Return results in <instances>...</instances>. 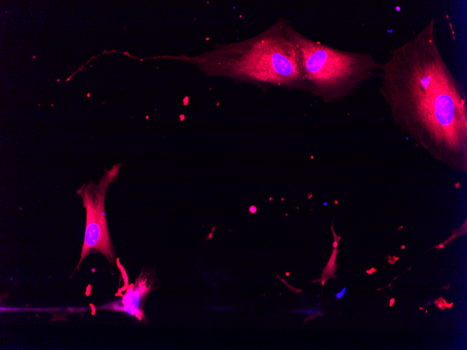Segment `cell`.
<instances>
[{
	"label": "cell",
	"instance_id": "cell-9",
	"mask_svg": "<svg viewBox=\"0 0 467 350\" xmlns=\"http://www.w3.org/2000/svg\"><path fill=\"white\" fill-rule=\"evenodd\" d=\"M393 302H394V300L392 298V299L391 300V302H390V304H391L390 305H391V306L392 305V303H393Z\"/></svg>",
	"mask_w": 467,
	"mask_h": 350
},
{
	"label": "cell",
	"instance_id": "cell-5",
	"mask_svg": "<svg viewBox=\"0 0 467 350\" xmlns=\"http://www.w3.org/2000/svg\"><path fill=\"white\" fill-rule=\"evenodd\" d=\"M148 277L143 276V272L134 284L127 286V291L120 301L111 303L108 309L124 312L134 316L139 321L145 318L143 304L145 300L152 290L151 283L148 284Z\"/></svg>",
	"mask_w": 467,
	"mask_h": 350
},
{
	"label": "cell",
	"instance_id": "cell-2",
	"mask_svg": "<svg viewBox=\"0 0 467 350\" xmlns=\"http://www.w3.org/2000/svg\"><path fill=\"white\" fill-rule=\"evenodd\" d=\"M287 22L280 18L252 38L217 44L194 62L208 75L308 92L299 52L285 31Z\"/></svg>",
	"mask_w": 467,
	"mask_h": 350
},
{
	"label": "cell",
	"instance_id": "cell-4",
	"mask_svg": "<svg viewBox=\"0 0 467 350\" xmlns=\"http://www.w3.org/2000/svg\"><path fill=\"white\" fill-rule=\"evenodd\" d=\"M122 164L114 165L110 170L105 169L104 175L98 184L89 181L88 184H82L76 194L82 200V206L86 211V223L84 242L80 258L76 269L92 251H98L111 263L114 261V251L107 226L105 212V197L110 184L118 175Z\"/></svg>",
	"mask_w": 467,
	"mask_h": 350
},
{
	"label": "cell",
	"instance_id": "cell-8",
	"mask_svg": "<svg viewBox=\"0 0 467 350\" xmlns=\"http://www.w3.org/2000/svg\"><path fill=\"white\" fill-rule=\"evenodd\" d=\"M345 291H346V288L344 287V288H343V289H342L340 291H339L338 293H336V294L335 295V297H336L337 299H340L341 298L343 297V296H344Z\"/></svg>",
	"mask_w": 467,
	"mask_h": 350
},
{
	"label": "cell",
	"instance_id": "cell-1",
	"mask_svg": "<svg viewBox=\"0 0 467 350\" xmlns=\"http://www.w3.org/2000/svg\"><path fill=\"white\" fill-rule=\"evenodd\" d=\"M379 76L394 124L435 159L466 170V96L438 48L433 18L390 50Z\"/></svg>",
	"mask_w": 467,
	"mask_h": 350
},
{
	"label": "cell",
	"instance_id": "cell-6",
	"mask_svg": "<svg viewBox=\"0 0 467 350\" xmlns=\"http://www.w3.org/2000/svg\"><path fill=\"white\" fill-rule=\"evenodd\" d=\"M339 252V250L337 248H333L332 254L329 259L328 263H326L324 268L322 270V273L321 277L318 279L313 280L312 282H321L322 286H324L325 282L331 277H336L335 275V271L338 265L336 264V260L337 254Z\"/></svg>",
	"mask_w": 467,
	"mask_h": 350
},
{
	"label": "cell",
	"instance_id": "cell-7",
	"mask_svg": "<svg viewBox=\"0 0 467 350\" xmlns=\"http://www.w3.org/2000/svg\"><path fill=\"white\" fill-rule=\"evenodd\" d=\"M315 312H317V309L315 308H306V309H302L300 310H296V312H299V313H306V314H313Z\"/></svg>",
	"mask_w": 467,
	"mask_h": 350
},
{
	"label": "cell",
	"instance_id": "cell-3",
	"mask_svg": "<svg viewBox=\"0 0 467 350\" xmlns=\"http://www.w3.org/2000/svg\"><path fill=\"white\" fill-rule=\"evenodd\" d=\"M285 31L299 52L308 92L324 103L352 95L380 70V62L371 53L338 50L310 39L298 31L289 20Z\"/></svg>",
	"mask_w": 467,
	"mask_h": 350
}]
</instances>
